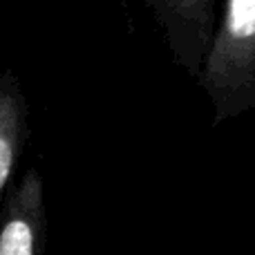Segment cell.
Returning a JSON list of instances; mask_svg holds the SVG:
<instances>
[{
	"label": "cell",
	"mask_w": 255,
	"mask_h": 255,
	"mask_svg": "<svg viewBox=\"0 0 255 255\" xmlns=\"http://www.w3.org/2000/svg\"><path fill=\"white\" fill-rule=\"evenodd\" d=\"M27 136V101L13 70L0 74V211Z\"/></svg>",
	"instance_id": "cell-3"
},
{
	"label": "cell",
	"mask_w": 255,
	"mask_h": 255,
	"mask_svg": "<svg viewBox=\"0 0 255 255\" xmlns=\"http://www.w3.org/2000/svg\"><path fill=\"white\" fill-rule=\"evenodd\" d=\"M181 2H186V0H181Z\"/></svg>",
	"instance_id": "cell-4"
},
{
	"label": "cell",
	"mask_w": 255,
	"mask_h": 255,
	"mask_svg": "<svg viewBox=\"0 0 255 255\" xmlns=\"http://www.w3.org/2000/svg\"><path fill=\"white\" fill-rule=\"evenodd\" d=\"M45 238L43 179L29 168L4 195L0 211V255H40Z\"/></svg>",
	"instance_id": "cell-1"
},
{
	"label": "cell",
	"mask_w": 255,
	"mask_h": 255,
	"mask_svg": "<svg viewBox=\"0 0 255 255\" xmlns=\"http://www.w3.org/2000/svg\"><path fill=\"white\" fill-rule=\"evenodd\" d=\"M255 63V0H229L220 40L211 58L213 79L224 81Z\"/></svg>",
	"instance_id": "cell-2"
}]
</instances>
